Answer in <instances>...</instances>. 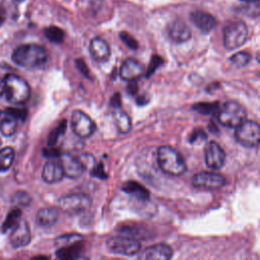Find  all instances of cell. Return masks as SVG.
<instances>
[{
    "instance_id": "6da1fadb",
    "label": "cell",
    "mask_w": 260,
    "mask_h": 260,
    "mask_svg": "<svg viewBox=\"0 0 260 260\" xmlns=\"http://www.w3.org/2000/svg\"><path fill=\"white\" fill-rule=\"evenodd\" d=\"M12 61L25 68H37L43 66L48 60L47 50L40 45L25 44L17 47L12 55Z\"/></svg>"
},
{
    "instance_id": "7a4b0ae2",
    "label": "cell",
    "mask_w": 260,
    "mask_h": 260,
    "mask_svg": "<svg viewBox=\"0 0 260 260\" xmlns=\"http://www.w3.org/2000/svg\"><path fill=\"white\" fill-rule=\"evenodd\" d=\"M157 161L161 171L171 176H181L187 170L181 153L169 145H162L157 149Z\"/></svg>"
},
{
    "instance_id": "3957f363",
    "label": "cell",
    "mask_w": 260,
    "mask_h": 260,
    "mask_svg": "<svg viewBox=\"0 0 260 260\" xmlns=\"http://www.w3.org/2000/svg\"><path fill=\"white\" fill-rule=\"evenodd\" d=\"M5 96L13 104H23L30 96V87L25 79L15 73H7L4 77Z\"/></svg>"
},
{
    "instance_id": "277c9868",
    "label": "cell",
    "mask_w": 260,
    "mask_h": 260,
    "mask_svg": "<svg viewBox=\"0 0 260 260\" xmlns=\"http://www.w3.org/2000/svg\"><path fill=\"white\" fill-rule=\"evenodd\" d=\"M246 110L237 102H226L217 111L218 122L229 128H237L246 120Z\"/></svg>"
},
{
    "instance_id": "5b68a950",
    "label": "cell",
    "mask_w": 260,
    "mask_h": 260,
    "mask_svg": "<svg viewBox=\"0 0 260 260\" xmlns=\"http://www.w3.org/2000/svg\"><path fill=\"white\" fill-rule=\"evenodd\" d=\"M236 140L245 147H255L260 144V124L245 120L235 131Z\"/></svg>"
},
{
    "instance_id": "8992f818",
    "label": "cell",
    "mask_w": 260,
    "mask_h": 260,
    "mask_svg": "<svg viewBox=\"0 0 260 260\" xmlns=\"http://www.w3.org/2000/svg\"><path fill=\"white\" fill-rule=\"evenodd\" d=\"M248 28L243 21H234L223 30V44L229 50L241 47L247 40Z\"/></svg>"
},
{
    "instance_id": "52a82bcc",
    "label": "cell",
    "mask_w": 260,
    "mask_h": 260,
    "mask_svg": "<svg viewBox=\"0 0 260 260\" xmlns=\"http://www.w3.org/2000/svg\"><path fill=\"white\" fill-rule=\"evenodd\" d=\"M107 247L112 253L132 256L139 252L140 243L133 237L115 236L108 239Z\"/></svg>"
},
{
    "instance_id": "ba28073f",
    "label": "cell",
    "mask_w": 260,
    "mask_h": 260,
    "mask_svg": "<svg viewBox=\"0 0 260 260\" xmlns=\"http://www.w3.org/2000/svg\"><path fill=\"white\" fill-rule=\"evenodd\" d=\"M59 207L67 213H78L85 211L91 205V199L81 193L65 195L59 199Z\"/></svg>"
},
{
    "instance_id": "9c48e42d",
    "label": "cell",
    "mask_w": 260,
    "mask_h": 260,
    "mask_svg": "<svg viewBox=\"0 0 260 260\" xmlns=\"http://www.w3.org/2000/svg\"><path fill=\"white\" fill-rule=\"evenodd\" d=\"M70 123L74 133L81 138L91 136L96 128L95 123L90 119V117L80 110H76L72 113Z\"/></svg>"
},
{
    "instance_id": "30bf717a",
    "label": "cell",
    "mask_w": 260,
    "mask_h": 260,
    "mask_svg": "<svg viewBox=\"0 0 260 260\" xmlns=\"http://www.w3.org/2000/svg\"><path fill=\"white\" fill-rule=\"evenodd\" d=\"M225 178L217 173L213 172H200L197 173L193 179V186L204 190H214L221 188L225 185Z\"/></svg>"
},
{
    "instance_id": "8fae6325",
    "label": "cell",
    "mask_w": 260,
    "mask_h": 260,
    "mask_svg": "<svg viewBox=\"0 0 260 260\" xmlns=\"http://www.w3.org/2000/svg\"><path fill=\"white\" fill-rule=\"evenodd\" d=\"M225 152L215 141H209L205 146V162L208 168L218 170L225 162Z\"/></svg>"
},
{
    "instance_id": "7c38bea8",
    "label": "cell",
    "mask_w": 260,
    "mask_h": 260,
    "mask_svg": "<svg viewBox=\"0 0 260 260\" xmlns=\"http://www.w3.org/2000/svg\"><path fill=\"white\" fill-rule=\"evenodd\" d=\"M172 248L167 244H155L145 248L138 257V260H171Z\"/></svg>"
},
{
    "instance_id": "4fadbf2b",
    "label": "cell",
    "mask_w": 260,
    "mask_h": 260,
    "mask_svg": "<svg viewBox=\"0 0 260 260\" xmlns=\"http://www.w3.org/2000/svg\"><path fill=\"white\" fill-rule=\"evenodd\" d=\"M65 176L63 166L60 158H50L44 166L42 178L47 183H57Z\"/></svg>"
},
{
    "instance_id": "5bb4252c",
    "label": "cell",
    "mask_w": 260,
    "mask_h": 260,
    "mask_svg": "<svg viewBox=\"0 0 260 260\" xmlns=\"http://www.w3.org/2000/svg\"><path fill=\"white\" fill-rule=\"evenodd\" d=\"M30 231L25 220H19L16 225L12 229L10 234V243L14 248L24 247L30 242Z\"/></svg>"
},
{
    "instance_id": "9a60e30c",
    "label": "cell",
    "mask_w": 260,
    "mask_h": 260,
    "mask_svg": "<svg viewBox=\"0 0 260 260\" xmlns=\"http://www.w3.org/2000/svg\"><path fill=\"white\" fill-rule=\"evenodd\" d=\"M60 160L64 169L65 176L75 179L79 177L85 170V167L80 158H77L69 153H64L60 155Z\"/></svg>"
},
{
    "instance_id": "2e32d148",
    "label": "cell",
    "mask_w": 260,
    "mask_h": 260,
    "mask_svg": "<svg viewBox=\"0 0 260 260\" xmlns=\"http://www.w3.org/2000/svg\"><path fill=\"white\" fill-rule=\"evenodd\" d=\"M119 73L124 80L136 81L144 73V67L137 60L128 58L122 63Z\"/></svg>"
},
{
    "instance_id": "e0dca14e",
    "label": "cell",
    "mask_w": 260,
    "mask_h": 260,
    "mask_svg": "<svg viewBox=\"0 0 260 260\" xmlns=\"http://www.w3.org/2000/svg\"><path fill=\"white\" fill-rule=\"evenodd\" d=\"M191 19H192L193 23L195 24V26L203 32L211 31L217 25L216 18L213 15H211L210 13L205 12V11L196 10V11L192 12Z\"/></svg>"
},
{
    "instance_id": "ac0fdd59",
    "label": "cell",
    "mask_w": 260,
    "mask_h": 260,
    "mask_svg": "<svg viewBox=\"0 0 260 260\" xmlns=\"http://www.w3.org/2000/svg\"><path fill=\"white\" fill-rule=\"evenodd\" d=\"M168 35L174 42L183 43L191 38V30L183 20L177 19L169 24Z\"/></svg>"
},
{
    "instance_id": "d6986e66",
    "label": "cell",
    "mask_w": 260,
    "mask_h": 260,
    "mask_svg": "<svg viewBox=\"0 0 260 260\" xmlns=\"http://www.w3.org/2000/svg\"><path fill=\"white\" fill-rule=\"evenodd\" d=\"M89 51L92 58L98 62H106L111 56V50L108 43L100 37H95L90 41Z\"/></svg>"
},
{
    "instance_id": "ffe728a7",
    "label": "cell",
    "mask_w": 260,
    "mask_h": 260,
    "mask_svg": "<svg viewBox=\"0 0 260 260\" xmlns=\"http://www.w3.org/2000/svg\"><path fill=\"white\" fill-rule=\"evenodd\" d=\"M37 222L39 225L49 228L54 225L59 219V210L55 207L41 208L37 213Z\"/></svg>"
},
{
    "instance_id": "44dd1931",
    "label": "cell",
    "mask_w": 260,
    "mask_h": 260,
    "mask_svg": "<svg viewBox=\"0 0 260 260\" xmlns=\"http://www.w3.org/2000/svg\"><path fill=\"white\" fill-rule=\"evenodd\" d=\"M17 128V119L7 110H0V132L4 136H11Z\"/></svg>"
},
{
    "instance_id": "7402d4cb",
    "label": "cell",
    "mask_w": 260,
    "mask_h": 260,
    "mask_svg": "<svg viewBox=\"0 0 260 260\" xmlns=\"http://www.w3.org/2000/svg\"><path fill=\"white\" fill-rule=\"evenodd\" d=\"M66 245L61 247L58 252L57 256L61 260H77L79 258V254L81 251V243L78 241L72 242L70 241L69 243H65Z\"/></svg>"
},
{
    "instance_id": "603a6c76",
    "label": "cell",
    "mask_w": 260,
    "mask_h": 260,
    "mask_svg": "<svg viewBox=\"0 0 260 260\" xmlns=\"http://www.w3.org/2000/svg\"><path fill=\"white\" fill-rule=\"evenodd\" d=\"M114 122L121 133H127L131 129V119L127 113L121 109H116L113 113Z\"/></svg>"
},
{
    "instance_id": "cb8c5ba5",
    "label": "cell",
    "mask_w": 260,
    "mask_h": 260,
    "mask_svg": "<svg viewBox=\"0 0 260 260\" xmlns=\"http://www.w3.org/2000/svg\"><path fill=\"white\" fill-rule=\"evenodd\" d=\"M123 190L127 192L128 194L135 196L141 200H146L149 198V193L148 191L139 183L134 182V181H129L124 184Z\"/></svg>"
},
{
    "instance_id": "d4e9b609",
    "label": "cell",
    "mask_w": 260,
    "mask_h": 260,
    "mask_svg": "<svg viewBox=\"0 0 260 260\" xmlns=\"http://www.w3.org/2000/svg\"><path fill=\"white\" fill-rule=\"evenodd\" d=\"M14 160V150L10 146L0 149V172L8 170Z\"/></svg>"
},
{
    "instance_id": "484cf974",
    "label": "cell",
    "mask_w": 260,
    "mask_h": 260,
    "mask_svg": "<svg viewBox=\"0 0 260 260\" xmlns=\"http://www.w3.org/2000/svg\"><path fill=\"white\" fill-rule=\"evenodd\" d=\"M45 36L49 41L56 43V44H60L64 41L65 31L58 26L52 25L45 29Z\"/></svg>"
},
{
    "instance_id": "4316f807",
    "label": "cell",
    "mask_w": 260,
    "mask_h": 260,
    "mask_svg": "<svg viewBox=\"0 0 260 260\" xmlns=\"http://www.w3.org/2000/svg\"><path fill=\"white\" fill-rule=\"evenodd\" d=\"M20 214H21V213H20L19 209H17V208L12 209V210L9 212V214L7 215L5 221H4L3 225H2L3 231H7V230H9V229H13V228L16 225V223L19 221L18 218L20 217Z\"/></svg>"
},
{
    "instance_id": "83f0119b",
    "label": "cell",
    "mask_w": 260,
    "mask_h": 260,
    "mask_svg": "<svg viewBox=\"0 0 260 260\" xmlns=\"http://www.w3.org/2000/svg\"><path fill=\"white\" fill-rule=\"evenodd\" d=\"M232 64L238 66V67H243L246 66L250 60H251V55L248 52H239L234 54L231 58H230Z\"/></svg>"
},
{
    "instance_id": "f1b7e54d",
    "label": "cell",
    "mask_w": 260,
    "mask_h": 260,
    "mask_svg": "<svg viewBox=\"0 0 260 260\" xmlns=\"http://www.w3.org/2000/svg\"><path fill=\"white\" fill-rule=\"evenodd\" d=\"M193 108L201 114H210L214 111H218L219 106L217 103H198L194 105Z\"/></svg>"
},
{
    "instance_id": "f546056e",
    "label": "cell",
    "mask_w": 260,
    "mask_h": 260,
    "mask_svg": "<svg viewBox=\"0 0 260 260\" xmlns=\"http://www.w3.org/2000/svg\"><path fill=\"white\" fill-rule=\"evenodd\" d=\"M12 201L15 204L21 205V206H26L28 204H30L31 202V197L27 192L24 191H17L13 197H12Z\"/></svg>"
},
{
    "instance_id": "4dcf8cb0",
    "label": "cell",
    "mask_w": 260,
    "mask_h": 260,
    "mask_svg": "<svg viewBox=\"0 0 260 260\" xmlns=\"http://www.w3.org/2000/svg\"><path fill=\"white\" fill-rule=\"evenodd\" d=\"M65 129H66V121L64 120V121H62V123H61L56 129H54V130L50 133L49 139H48V144H49L50 146H53V145L57 142V140H58V138L60 137V135L64 133Z\"/></svg>"
},
{
    "instance_id": "1f68e13d",
    "label": "cell",
    "mask_w": 260,
    "mask_h": 260,
    "mask_svg": "<svg viewBox=\"0 0 260 260\" xmlns=\"http://www.w3.org/2000/svg\"><path fill=\"white\" fill-rule=\"evenodd\" d=\"M162 64V59L159 57V56H152L151 60H150V63H149V66L148 68L146 69V72H145V76L146 77H149L160 65Z\"/></svg>"
},
{
    "instance_id": "d6a6232c",
    "label": "cell",
    "mask_w": 260,
    "mask_h": 260,
    "mask_svg": "<svg viewBox=\"0 0 260 260\" xmlns=\"http://www.w3.org/2000/svg\"><path fill=\"white\" fill-rule=\"evenodd\" d=\"M120 38H121V40H122L130 49L136 50V49L138 48V43H137V41H136L129 32H126V31L120 32Z\"/></svg>"
},
{
    "instance_id": "836d02e7",
    "label": "cell",
    "mask_w": 260,
    "mask_h": 260,
    "mask_svg": "<svg viewBox=\"0 0 260 260\" xmlns=\"http://www.w3.org/2000/svg\"><path fill=\"white\" fill-rule=\"evenodd\" d=\"M13 117H15L17 120L24 121L27 117V111L25 109H18V108H7L6 109Z\"/></svg>"
},
{
    "instance_id": "e575fe53",
    "label": "cell",
    "mask_w": 260,
    "mask_h": 260,
    "mask_svg": "<svg viewBox=\"0 0 260 260\" xmlns=\"http://www.w3.org/2000/svg\"><path fill=\"white\" fill-rule=\"evenodd\" d=\"M75 65H76L77 69L79 70V72H80L83 76H85V77H87V78H90V77H91L90 70H89L88 66L85 64V62H83V60H81V59L75 60Z\"/></svg>"
},
{
    "instance_id": "d590c367",
    "label": "cell",
    "mask_w": 260,
    "mask_h": 260,
    "mask_svg": "<svg viewBox=\"0 0 260 260\" xmlns=\"http://www.w3.org/2000/svg\"><path fill=\"white\" fill-rule=\"evenodd\" d=\"M206 139V135L205 133L200 130V129H196L190 136V142L191 143H196V142H200L202 140H205Z\"/></svg>"
},
{
    "instance_id": "8d00e7d4",
    "label": "cell",
    "mask_w": 260,
    "mask_h": 260,
    "mask_svg": "<svg viewBox=\"0 0 260 260\" xmlns=\"http://www.w3.org/2000/svg\"><path fill=\"white\" fill-rule=\"evenodd\" d=\"M122 102V99H121V94L119 92H116L112 98H111V101H110V106L112 108H114L115 110L116 109H120L121 107V103Z\"/></svg>"
},
{
    "instance_id": "74e56055",
    "label": "cell",
    "mask_w": 260,
    "mask_h": 260,
    "mask_svg": "<svg viewBox=\"0 0 260 260\" xmlns=\"http://www.w3.org/2000/svg\"><path fill=\"white\" fill-rule=\"evenodd\" d=\"M92 176H95V177H99V178H106V174L104 172V169H103V165H98V166H94L92 167V172H91Z\"/></svg>"
},
{
    "instance_id": "f35d334b",
    "label": "cell",
    "mask_w": 260,
    "mask_h": 260,
    "mask_svg": "<svg viewBox=\"0 0 260 260\" xmlns=\"http://www.w3.org/2000/svg\"><path fill=\"white\" fill-rule=\"evenodd\" d=\"M137 89H138V86H137V83L136 81H130L129 82V85L127 86V90L130 94H135L137 92Z\"/></svg>"
},
{
    "instance_id": "ab89813d",
    "label": "cell",
    "mask_w": 260,
    "mask_h": 260,
    "mask_svg": "<svg viewBox=\"0 0 260 260\" xmlns=\"http://www.w3.org/2000/svg\"><path fill=\"white\" fill-rule=\"evenodd\" d=\"M5 93V84H4V79L0 78V96H2Z\"/></svg>"
},
{
    "instance_id": "60d3db41",
    "label": "cell",
    "mask_w": 260,
    "mask_h": 260,
    "mask_svg": "<svg viewBox=\"0 0 260 260\" xmlns=\"http://www.w3.org/2000/svg\"><path fill=\"white\" fill-rule=\"evenodd\" d=\"M31 260H49V258H48L47 256L41 255V256H36V257H34Z\"/></svg>"
},
{
    "instance_id": "b9f144b4",
    "label": "cell",
    "mask_w": 260,
    "mask_h": 260,
    "mask_svg": "<svg viewBox=\"0 0 260 260\" xmlns=\"http://www.w3.org/2000/svg\"><path fill=\"white\" fill-rule=\"evenodd\" d=\"M242 1H246V2H254V1H258V0H242Z\"/></svg>"
},
{
    "instance_id": "7bdbcfd3",
    "label": "cell",
    "mask_w": 260,
    "mask_h": 260,
    "mask_svg": "<svg viewBox=\"0 0 260 260\" xmlns=\"http://www.w3.org/2000/svg\"><path fill=\"white\" fill-rule=\"evenodd\" d=\"M15 1H18V2H21V1H24V0H15Z\"/></svg>"
},
{
    "instance_id": "ee69618b",
    "label": "cell",
    "mask_w": 260,
    "mask_h": 260,
    "mask_svg": "<svg viewBox=\"0 0 260 260\" xmlns=\"http://www.w3.org/2000/svg\"><path fill=\"white\" fill-rule=\"evenodd\" d=\"M77 260H84V259H80V258H78V259H77Z\"/></svg>"
}]
</instances>
